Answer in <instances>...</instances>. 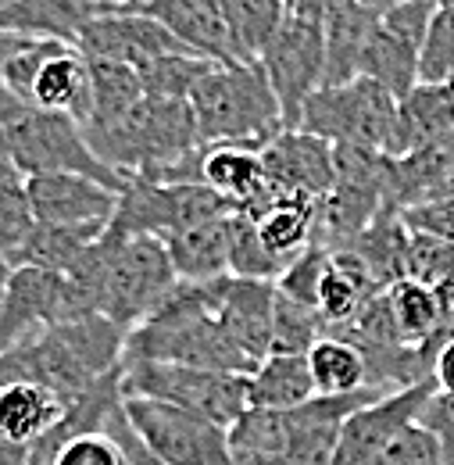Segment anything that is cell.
Segmentation results:
<instances>
[{
  "label": "cell",
  "mask_w": 454,
  "mask_h": 465,
  "mask_svg": "<svg viewBox=\"0 0 454 465\" xmlns=\"http://www.w3.org/2000/svg\"><path fill=\"white\" fill-rule=\"evenodd\" d=\"M219 280H204V283L179 280L125 333L122 365L179 361V365H201L222 372H251L254 361L229 341L219 322Z\"/></svg>",
  "instance_id": "obj_1"
},
{
  "label": "cell",
  "mask_w": 454,
  "mask_h": 465,
  "mask_svg": "<svg viewBox=\"0 0 454 465\" xmlns=\"http://www.w3.org/2000/svg\"><path fill=\"white\" fill-rule=\"evenodd\" d=\"M387 391L361 387L350 394H315L293 408H247L229 426L232 465H330L343 419Z\"/></svg>",
  "instance_id": "obj_2"
},
{
  "label": "cell",
  "mask_w": 454,
  "mask_h": 465,
  "mask_svg": "<svg viewBox=\"0 0 454 465\" xmlns=\"http://www.w3.org/2000/svg\"><path fill=\"white\" fill-rule=\"evenodd\" d=\"M125 333L129 330H122L101 312L47 326L36 337L0 351V383L29 380L72 401L101 376L122 369Z\"/></svg>",
  "instance_id": "obj_3"
},
{
  "label": "cell",
  "mask_w": 454,
  "mask_h": 465,
  "mask_svg": "<svg viewBox=\"0 0 454 465\" xmlns=\"http://www.w3.org/2000/svg\"><path fill=\"white\" fill-rule=\"evenodd\" d=\"M190 108L197 118L201 147L208 143L265 147L286 129L280 101L258 61L212 64L190 90Z\"/></svg>",
  "instance_id": "obj_4"
},
{
  "label": "cell",
  "mask_w": 454,
  "mask_h": 465,
  "mask_svg": "<svg viewBox=\"0 0 454 465\" xmlns=\"http://www.w3.org/2000/svg\"><path fill=\"white\" fill-rule=\"evenodd\" d=\"M0 125L18 173H79L112 190H122L129 179L97 158V151L86 143L79 118H72L68 112L33 108L15 94H7L4 86H0Z\"/></svg>",
  "instance_id": "obj_5"
},
{
  "label": "cell",
  "mask_w": 454,
  "mask_h": 465,
  "mask_svg": "<svg viewBox=\"0 0 454 465\" xmlns=\"http://www.w3.org/2000/svg\"><path fill=\"white\" fill-rule=\"evenodd\" d=\"M0 86L47 112H68L79 125L90 115V68L75 44L54 36H22L4 61Z\"/></svg>",
  "instance_id": "obj_6"
},
{
  "label": "cell",
  "mask_w": 454,
  "mask_h": 465,
  "mask_svg": "<svg viewBox=\"0 0 454 465\" xmlns=\"http://www.w3.org/2000/svg\"><path fill=\"white\" fill-rule=\"evenodd\" d=\"M394 118H398V97L372 75H354L347 83L319 86L304 101L297 129L322 136L333 147L350 143L387 154L394 136Z\"/></svg>",
  "instance_id": "obj_7"
},
{
  "label": "cell",
  "mask_w": 454,
  "mask_h": 465,
  "mask_svg": "<svg viewBox=\"0 0 454 465\" xmlns=\"http://www.w3.org/2000/svg\"><path fill=\"white\" fill-rule=\"evenodd\" d=\"M122 398H162L190 411H201L226 430L251 408L247 372H222V369H201L179 361L122 365Z\"/></svg>",
  "instance_id": "obj_8"
},
{
  "label": "cell",
  "mask_w": 454,
  "mask_h": 465,
  "mask_svg": "<svg viewBox=\"0 0 454 465\" xmlns=\"http://www.w3.org/2000/svg\"><path fill=\"white\" fill-rule=\"evenodd\" d=\"M226 212L229 204L204 183H162V179L129 175L125 186L118 190L108 232L114 236L154 232L165 240L172 232L219 219Z\"/></svg>",
  "instance_id": "obj_9"
},
{
  "label": "cell",
  "mask_w": 454,
  "mask_h": 465,
  "mask_svg": "<svg viewBox=\"0 0 454 465\" xmlns=\"http://www.w3.org/2000/svg\"><path fill=\"white\" fill-rule=\"evenodd\" d=\"M133 430L165 465H232L229 430L162 398H122Z\"/></svg>",
  "instance_id": "obj_10"
},
{
  "label": "cell",
  "mask_w": 454,
  "mask_h": 465,
  "mask_svg": "<svg viewBox=\"0 0 454 465\" xmlns=\"http://www.w3.org/2000/svg\"><path fill=\"white\" fill-rule=\"evenodd\" d=\"M83 315H94V312L64 272L15 265L0 297V351L25 337H36L47 326L83 319Z\"/></svg>",
  "instance_id": "obj_11"
},
{
  "label": "cell",
  "mask_w": 454,
  "mask_h": 465,
  "mask_svg": "<svg viewBox=\"0 0 454 465\" xmlns=\"http://www.w3.org/2000/svg\"><path fill=\"white\" fill-rule=\"evenodd\" d=\"M322 61H326L322 25L286 11L283 25L258 54V68L265 72V79L280 101L286 129H297L304 101L322 86Z\"/></svg>",
  "instance_id": "obj_12"
},
{
  "label": "cell",
  "mask_w": 454,
  "mask_h": 465,
  "mask_svg": "<svg viewBox=\"0 0 454 465\" xmlns=\"http://www.w3.org/2000/svg\"><path fill=\"white\" fill-rule=\"evenodd\" d=\"M433 7V0H404L380 11L361 54V75H372L394 97H404L419 83V58Z\"/></svg>",
  "instance_id": "obj_13"
},
{
  "label": "cell",
  "mask_w": 454,
  "mask_h": 465,
  "mask_svg": "<svg viewBox=\"0 0 454 465\" xmlns=\"http://www.w3.org/2000/svg\"><path fill=\"white\" fill-rule=\"evenodd\" d=\"M75 47H79L83 58L125 61L133 68H143L147 61L172 54V51H186L143 7H118L112 15H101V18L86 22L75 36Z\"/></svg>",
  "instance_id": "obj_14"
},
{
  "label": "cell",
  "mask_w": 454,
  "mask_h": 465,
  "mask_svg": "<svg viewBox=\"0 0 454 465\" xmlns=\"http://www.w3.org/2000/svg\"><path fill=\"white\" fill-rule=\"evenodd\" d=\"M429 394H433V380H419V383H408L400 391H387V394L365 401L361 408H354L343 419L330 465H361L380 444H387L404 422L419 419L422 401Z\"/></svg>",
  "instance_id": "obj_15"
},
{
  "label": "cell",
  "mask_w": 454,
  "mask_h": 465,
  "mask_svg": "<svg viewBox=\"0 0 454 465\" xmlns=\"http://www.w3.org/2000/svg\"><path fill=\"white\" fill-rule=\"evenodd\" d=\"M25 190L36 223L51 226H108L118 201V190L79 173H33Z\"/></svg>",
  "instance_id": "obj_16"
},
{
  "label": "cell",
  "mask_w": 454,
  "mask_h": 465,
  "mask_svg": "<svg viewBox=\"0 0 454 465\" xmlns=\"http://www.w3.org/2000/svg\"><path fill=\"white\" fill-rule=\"evenodd\" d=\"M262 162L272 190L319 201L333 186V143L304 129H283L269 140L262 147Z\"/></svg>",
  "instance_id": "obj_17"
},
{
  "label": "cell",
  "mask_w": 454,
  "mask_h": 465,
  "mask_svg": "<svg viewBox=\"0 0 454 465\" xmlns=\"http://www.w3.org/2000/svg\"><path fill=\"white\" fill-rule=\"evenodd\" d=\"M272 304L276 280H247L232 272L219 280V322L254 365L272 351Z\"/></svg>",
  "instance_id": "obj_18"
},
{
  "label": "cell",
  "mask_w": 454,
  "mask_h": 465,
  "mask_svg": "<svg viewBox=\"0 0 454 465\" xmlns=\"http://www.w3.org/2000/svg\"><path fill=\"white\" fill-rule=\"evenodd\" d=\"M190 183H204L208 190H215L226 201L229 208H251L269 186L262 147L208 143L190 162Z\"/></svg>",
  "instance_id": "obj_19"
},
{
  "label": "cell",
  "mask_w": 454,
  "mask_h": 465,
  "mask_svg": "<svg viewBox=\"0 0 454 465\" xmlns=\"http://www.w3.org/2000/svg\"><path fill=\"white\" fill-rule=\"evenodd\" d=\"M143 11L151 18H158L186 51L215 61V64L240 61L232 51L222 0H151V4H143Z\"/></svg>",
  "instance_id": "obj_20"
},
{
  "label": "cell",
  "mask_w": 454,
  "mask_h": 465,
  "mask_svg": "<svg viewBox=\"0 0 454 465\" xmlns=\"http://www.w3.org/2000/svg\"><path fill=\"white\" fill-rule=\"evenodd\" d=\"M454 136V94L448 83H415L404 97H398V118L387 154L400 158L419 147Z\"/></svg>",
  "instance_id": "obj_21"
},
{
  "label": "cell",
  "mask_w": 454,
  "mask_h": 465,
  "mask_svg": "<svg viewBox=\"0 0 454 465\" xmlns=\"http://www.w3.org/2000/svg\"><path fill=\"white\" fill-rule=\"evenodd\" d=\"M315 197H301V193H283L265 186V193L243 208L254 226L262 243L272 251V258H280L286 269L290 258H297L311 240H315Z\"/></svg>",
  "instance_id": "obj_22"
},
{
  "label": "cell",
  "mask_w": 454,
  "mask_h": 465,
  "mask_svg": "<svg viewBox=\"0 0 454 465\" xmlns=\"http://www.w3.org/2000/svg\"><path fill=\"white\" fill-rule=\"evenodd\" d=\"M387 304L394 315L400 341L408 348H419L426 354H437V348L454 333V315L448 301L433 287L419 283V280H398L387 287Z\"/></svg>",
  "instance_id": "obj_23"
},
{
  "label": "cell",
  "mask_w": 454,
  "mask_h": 465,
  "mask_svg": "<svg viewBox=\"0 0 454 465\" xmlns=\"http://www.w3.org/2000/svg\"><path fill=\"white\" fill-rule=\"evenodd\" d=\"M118 0H11L0 7V29L22 33V36H54L64 44H75L79 29L101 15H112Z\"/></svg>",
  "instance_id": "obj_24"
},
{
  "label": "cell",
  "mask_w": 454,
  "mask_h": 465,
  "mask_svg": "<svg viewBox=\"0 0 454 465\" xmlns=\"http://www.w3.org/2000/svg\"><path fill=\"white\" fill-rule=\"evenodd\" d=\"M376 11L361 7L358 0H340L326 18H322V86L347 83L354 75H361V54L372 33Z\"/></svg>",
  "instance_id": "obj_25"
},
{
  "label": "cell",
  "mask_w": 454,
  "mask_h": 465,
  "mask_svg": "<svg viewBox=\"0 0 454 465\" xmlns=\"http://www.w3.org/2000/svg\"><path fill=\"white\" fill-rule=\"evenodd\" d=\"M172 269L179 280L204 283L219 280L229 272V212L219 219L197 223L190 230H179L165 236Z\"/></svg>",
  "instance_id": "obj_26"
},
{
  "label": "cell",
  "mask_w": 454,
  "mask_h": 465,
  "mask_svg": "<svg viewBox=\"0 0 454 465\" xmlns=\"http://www.w3.org/2000/svg\"><path fill=\"white\" fill-rule=\"evenodd\" d=\"M64 408H68V401L54 394L51 387H40L29 380L0 383V433H7L11 440L33 444L51 426H57Z\"/></svg>",
  "instance_id": "obj_27"
},
{
  "label": "cell",
  "mask_w": 454,
  "mask_h": 465,
  "mask_svg": "<svg viewBox=\"0 0 454 465\" xmlns=\"http://www.w3.org/2000/svg\"><path fill=\"white\" fill-rule=\"evenodd\" d=\"M247 398L251 408H293L315 398V383L308 372L304 354L269 351L251 372H247Z\"/></svg>",
  "instance_id": "obj_28"
},
{
  "label": "cell",
  "mask_w": 454,
  "mask_h": 465,
  "mask_svg": "<svg viewBox=\"0 0 454 465\" xmlns=\"http://www.w3.org/2000/svg\"><path fill=\"white\" fill-rule=\"evenodd\" d=\"M308 372L315 383V394H350L369 387V365L365 354L340 333H322L304 351Z\"/></svg>",
  "instance_id": "obj_29"
},
{
  "label": "cell",
  "mask_w": 454,
  "mask_h": 465,
  "mask_svg": "<svg viewBox=\"0 0 454 465\" xmlns=\"http://www.w3.org/2000/svg\"><path fill=\"white\" fill-rule=\"evenodd\" d=\"M101 232H104V226H51V223H36L33 232L22 240V247L11 254V269L15 265H36V269L64 272Z\"/></svg>",
  "instance_id": "obj_30"
},
{
  "label": "cell",
  "mask_w": 454,
  "mask_h": 465,
  "mask_svg": "<svg viewBox=\"0 0 454 465\" xmlns=\"http://www.w3.org/2000/svg\"><path fill=\"white\" fill-rule=\"evenodd\" d=\"M232 51L240 61H258L286 18V0H222Z\"/></svg>",
  "instance_id": "obj_31"
},
{
  "label": "cell",
  "mask_w": 454,
  "mask_h": 465,
  "mask_svg": "<svg viewBox=\"0 0 454 465\" xmlns=\"http://www.w3.org/2000/svg\"><path fill=\"white\" fill-rule=\"evenodd\" d=\"M86 68H90V115H86V122H104V118L122 115L140 97H147L140 72L125 61L86 58Z\"/></svg>",
  "instance_id": "obj_32"
},
{
  "label": "cell",
  "mask_w": 454,
  "mask_h": 465,
  "mask_svg": "<svg viewBox=\"0 0 454 465\" xmlns=\"http://www.w3.org/2000/svg\"><path fill=\"white\" fill-rule=\"evenodd\" d=\"M404 276L433 287L448 301V308L454 315V240L426 230H408Z\"/></svg>",
  "instance_id": "obj_33"
},
{
  "label": "cell",
  "mask_w": 454,
  "mask_h": 465,
  "mask_svg": "<svg viewBox=\"0 0 454 465\" xmlns=\"http://www.w3.org/2000/svg\"><path fill=\"white\" fill-rule=\"evenodd\" d=\"M229 272L247 280H276L283 262L262 243L254 219L243 208H229Z\"/></svg>",
  "instance_id": "obj_34"
},
{
  "label": "cell",
  "mask_w": 454,
  "mask_h": 465,
  "mask_svg": "<svg viewBox=\"0 0 454 465\" xmlns=\"http://www.w3.org/2000/svg\"><path fill=\"white\" fill-rule=\"evenodd\" d=\"M215 61L201 58V54H190V51H172L162 58L147 61L140 72V83H143V94L147 97H190V90L197 86V79L212 68Z\"/></svg>",
  "instance_id": "obj_35"
},
{
  "label": "cell",
  "mask_w": 454,
  "mask_h": 465,
  "mask_svg": "<svg viewBox=\"0 0 454 465\" xmlns=\"http://www.w3.org/2000/svg\"><path fill=\"white\" fill-rule=\"evenodd\" d=\"M322 333H326V319L319 315V308L301 304V301H293V297L276 291V304H272V351L304 354Z\"/></svg>",
  "instance_id": "obj_36"
},
{
  "label": "cell",
  "mask_w": 454,
  "mask_h": 465,
  "mask_svg": "<svg viewBox=\"0 0 454 465\" xmlns=\"http://www.w3.org/2000/svg\"><path fill=\"white\" fill-rule=\"evenodd\" d=\"M36 215L29 204V190H25V173L0 175V254L11 262V254L22 247V240L33 232Z\"/></svg>",
  "instance_id": "obj_37"
},
{
  "label": "cell",
  "mask_w": 454,
  "mask_h": 465,
  "mask_svg": "<svg viewBox=\"0 0 454 465\" xmlns=\"http://www.w3.org/2000/svg\"><path fill=\"white\" fill-rule=\"evenodd\" d=\"M361 465H444V459H440L437 437L419 419H411L387 444H380Z\"/></svg>",
  "instance_id": "obj_38"
},
{
  "label": "cell",
  "mask_w": 454,
  "mask_h": 465,
  "mask_svg": "<svg viewBox=\"0 0 454 465\" xmlns=\"http://www.w3.org/2000/svg\"><path fill=\"white\" fill-rule=\"evenodd\" d=\"M454 75V4L433 7V18L426 25L419 79L422 83H448Z\"/></svg>",
  "instance_id": "obj_39"
},
{
  "label": "cell",
  "mask_w": 454,
  "mask_h": 465,
  "mask_svg": "<svg viewBox=\"0 0 454 465\" xmlns=\"http://www.w3.org/2000/svg\"><path fill=\"white\" fill-rule=\"evenodd\" d=\"M54 465H122V455L108 430H86L61 440Z\"/></svg>",
  "instance_id": "obj_40"
},
{
  "label": "cell",
  "mask_w": 454,
  "mask_h": 465,
  "mask_svg": "<svg viewBox=\"0 0 454 465\" xmlns=\"http://www.w3.org/2000/svg\"><path fill=\"white\" fill-rule=\"evenodd\" d=\"M419 422L437 437L444 465H454V394H444L433 387V394L422 401Z\"/></svg>",
  "instance_id": "obj_41"
},
{
  "label": "cell",
  "mask_w": 454,
  "mask_h": 465,
  "mask_svg": "<svg viewBox=\"0 0 454 465\" xmlns=\"http://www.w3.org/2000/svg\"><path fill=\"white\" fill-rule=\"evenodd\" d=\"M101 430H108L114 437V444H118V455H122V465H165L151 448H147V440L133 430V422H129V415H125V408L122 401L108 411V419H104V426Z\"/></svg>",
  "instance_id": "obj_42"
},
{
  "label": "cell",
  "mask_w": 454,
  "mask_h": 465,
  "mask_svg": "<svg viewBox=\"0 0 454 465\" xmlns=\"http://www.w3.org/2000/svg\"><path fill=\"white\" fill-rule=\"evenodd\" d=\"M429 380H433V387H437V391L454 394V333L440 344V348H437V354H433Z\"/></svg>",
  "instance_id": "obj_43"
},
{
  "label": "cell",
  "mask_w": 454,
  "mask_h": 465,
  "mask_svg": "<svg viewBox=\"0 0 454 465\" xmlns=\"http://www.w3.org/2000/svg\"><path fill=\"white\" fill-rule=\"evenodd\" d=\"M29 448L33 444H22V440H11L7 433H0V465H25Z\"/></svg>",
  "instance_id": "obj_44"
},
{
  "label": "cell",
  "mask_w": 454,
  "mask_h": 465,
  "mask_svg": "<svg viewBox=\"0 0 454 465\" xmlns=\"http://www.w3.org/2000/svg\"><path fill=\"white\" fill-rule=\"evenodd\" d=\"M18 44H22V33H7V29H0V79H4V61H7V54H11Z\"/></svg>",
  "instance_id": "obj_45"
},
{
  "label": "cell",
  "mask_w": 454,
  "mask_h": 465,
  "mask_svg": "<svg viewBox=\"0 0 454 465\" xmlns=\"http://www.w3.org/2000/svg\"><path fill=\"white\" fill-rule=\"evenodd\" d=\"M18 165L11 162V151H7V140H4V125H0V175L15 173Z\"/></svg>",
  "instance_id": "obj_46"
},
{
  "label": "cell",
  "mask_w": 454,
  "mask_h": 465,
  "mask_svg": "<svg viewBox=\"0 0 454 465\" xmlns=\"http://www.w3.org/2000/svg\"><path fill=\"white\" fill-rule=\"evenodd\" d=\"M358 4H361V7H369V11H376V15H380V11H387V7H394V4H404V0H358Z\"/></svg>",
  "instance_id": "obj_47"
},
{
  "label": "cell",
  "mask_w": 454,
  "mask_h": 465,
  "mask_svg": "<svg viewBox=\"0 0 454 465\" xmlns=\"http://www.w3.org/2000/svg\"><path fill=\"white\" fill-rule=\"evenodd\" d=\"M7 276H11V262L0 254V297H4V287H7Z\"/></svg>",
  "instance_id": "obj_48"
},
{
  "label": "cell",
  "mask_w": 454,
  "mask_h": 465,
  "mask_svg": "<svg viewBox=\"0 0 454 465\" xmlns=\"http://www.w3.org/2000/svg\"><path fill=\"white\" fill-rule=\"evenodd\" d=\"M433 4H437V7H444V4H454V0H433Z\"/></svg>",
  "instance_id": "obj_49"
},
{
  "label": "cell",
  "mask_w": 454,
  "mask_h": 465,
  "mask_svg": "<svg viewBox=\"0 0 454 465\" xmlns=\"http://www.w3.org/2000/svg\"><path fill=\"white\" fill-rule=\"evenodd\" d=\"M448 86H451V94H454V75H451V79H448Z\"/></svg>",
  "instance_id": "obj_50"
}]
</instances>
